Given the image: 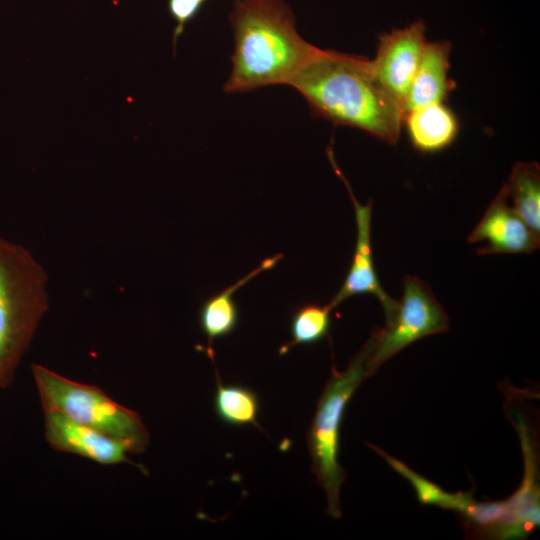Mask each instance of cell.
Returning <instances> with one entry per match:
<instances>
[{"label": "cell", "mask_w": 540, "mask_h": 540, "mask_svg": "<svg viewBox=\"0 0 540 540\" xmlns=\"http://www.w3.org/2000/svg\"><path fill=\"white\" fill-rule=\"evenodd\" d=\"M288 85L336 125L361 129L389 144L399 139L403 106L379 83L366 58L316 47Z\"/></svg>", "instance_id": "6da1fadb"}, {"label": "cell", "mask_w": 540, "mask_h": 540, "mask_svg": "<svg viewBox=\"0 0 540 540\" xmlns=\"http://www.w3.org/2000/svg\"><path fill=\"white\" fill-rule=\"evenodd\" d=\"M230 23L235 45L227 92L288 85L316 48L299 35L284 0H235Z\"/></svg>", "instance_id": "7a4b0ae2"}, {"label": "cell", "mask_w": 540, "mask_h": 540, "mask_svg": "<svg viewBox=\"0 0 540 540\" xmlns=\"http://www.w3.org/2000/svg\"><path fill=\"white\" fill-rule=\"evenodd\" d=\"M49 307L42 264L29 249L0 236V390L13 383Z\"/></svg>", "instance_id": "3957f363"}, {"label": "cell", "mask_w": 540, "mask_h": 540, "mask_svg": "<svg viewBox=\"0 0 540 540\" xmlns=\"http://www.w3.org/2000/svg\"><path fill=\"white\" fill-rule=\"evenodd\" d=\"M378 333L379 329L371 333L344 371L332 369L307 434L311 471L325 492L326 513L334 519L342 516L340 489L346 477L338 461L340 427L349 400L362 382L371 376L366 363L374 350Z\"/></svg>", "instance_id": "277c9868"}, {"label": "cell", "mask_w": 540, "mask_h": 540, "mask_svg": "<svg viewBox=\"0 0 540 540\" xmlns=\"http://www.w3.org/2000/svg\"><path fill=\"white\" fill-rule=\"evenodd\" d=\"M43 412H56L126 442L133 454L143 453L150 435L140 415L100 388L67 378L41 364L31 365Z\"/></svg>", "instance_id": "5b68a950"}, {"label": "cell", "mask_w": 540, "mask_h": 540, "mask_svg": "<svg viewBox=\"0 0 540 540\" xmlns=\"http://www.w3.org/2000/svg\"><path fill=\"white\" fill-rule=\"evenodd\" d=\"M449 330V318L430 287L419 277L405 276L403 295L393 319L379 329L374 350L367 359L371 375L413 342Z\"/></svg>", "instance_id": "8992f818"}, {"label": "cell", "mask_w": 540, "mask_h": 540, "mask_svg": "<svg viewBox=\"0 0 540 540\" xmlns=\"http://www.w3.org/2000/svg\"><path fill=\"white\" fill-rule=\"evenodd\" d=\"M426 43L425 25L415 21L380 35L376 56L370 60L376 79L403 109Z\"/></svg>", "instance_id": "52a82bcc"}, {"label": "cell", "mask_w": 540, "mask_h": 540, "mask_svg": "<svg viewBox=\"0 0 540 540\" xmlns=\"http://www.w3.org/2000/svg\"><path fill=\"white\" fill-rule=\"evenodd\" d=\"M329 157L335 171L348 188L354 205L357 230L354 253L348 273L342 286L329 302V305L334 309L343 301L352 296L370 294L376 297L381 303L384 309L387 324L395 316L398 309V302L390 298L389 295L384 291L378 280L374 267L371 246V201L365 205H362L357 201L353 192L351 191L348 181L336 167L331 153H329Z\"/></svg>", "instance_id": "ba28073f"}, {"label": "cell", "mask_w": 540, "mask_h": 540, "mask_svg": "<svg viewBox=\"0 0 540 540\" xmlns=\"http://www.w3.org/2000/svg\"><path fill=\"white\" fill-rule=\"evenodd\" d=\"M44 437L51 448L101 465H118L133 454L129 444L56 413L44 412Z\"/></svg>", "instance_id": "9c48e42d"}, {"label": "cell", "mask_w": 540, "mask_h": 540, "mask_svg": "<svg viewBox=\"0 0 540 540\" xmlns=\"http://www.w3.org/2000/svg\"><path fill=\"white\" fill-rule=\"evenodd\" d=\"M504 186L468 236L470 243L486 242L479 255L532 253L539 248L537 236L509 206Z\"/></svg>", "instance_id": "30bf717a"}, {"label": "cell", "mask_w": 540, "mask_h": 540, "mask_svg": "<svg viewBox=\"0 0 540 540\" xmlns=\"http://www.w3.org/2000/svg\"><path fill=\"white\" fill-rule=\"evenodd\" d=\"M451 44L427 42L404 103L405 113L415 107L443 103L455 88L449 78Z\"/></svg>", "instance_id": "8fae6325"}, {"label": "cell", "mask_w": 540, "mask_h": 540, "mask_svg": "<svg viewBox=\"0 0 540 540\" xmlns=\"http://www.w3.org/2000/svg\"><path fill=\"white\" fill-rule=\"evenodd\" d=\"M403 124L413 147L422 153H434L447 148L459 131L456 115L444 103H432L408 110Z\"/></svg>", "instance_id": "7c38bea8"}, {"label": "cell", "mask_w": 540, "mask_h": 540, "mask_svg": "<svg viewBox=\"0 0 540 540\" xmlns=\"http://www.w3.org/2000/svg\"><path fill=\"white\" fill-rule=\"evenodd\" d=\"M281 254L264 259L258 267L224 290L207 298L200 307L199 324L208 339L207 353L213 358V341L230 335L239 322V309L234 293L255 276L270 270L282 258Z\"/></svg>", "instance_id": "4fadbf2b"}, {"label": "cell", "mask_w": 540, "mask_h": 540, "mask_svg": "<svg viewBox=\"0 0 540 540\" xmlns=\"http://www.w3.org/2000/svg\"><path fill=\"white\" fill-rule=\"evenodd\" d=\"M512 208L540 236V168L536 162L516 163L503 185Z\"/></svg>", "instance_id": "5bb4252c"}, {"label": "cell", "mask_w": 540, "mask_h": 540, "mask_svg": "<svg viewBox=\"0 0 540 540\" xmlns=\"http://www.w3.org/2000/svg\"><path fill=\"white\" fill-rule=\"evenodd\" d=\"M217 375L214 409L218 418L231 426H258L259 398L250 388L239 385H224Z\"/></svg>", "instance_id": "9a60e30c"}, {"label": "cell", "mask_w": 540, "mask_h": 540, "mask_svg": "<svg viewBox=\"0 0 540 540\" xmlns=\"http://www.w3.org/2000/svg\"><path fill=\"white\" fill-rule=\"evenodd\" d=\"M383 459L414 488L417 499L421 504L433 505L462 513L474 499L471 492L449 493L430 480L417 474L402 461L388 455L376 446L369 444Z\"/></svg>", "instance_id": "2e32d148"}, {"label": "cell", "mask_w": 540, "mask_h": 540, "mask_svg": "<svg viewBox=\"0 0 540 540\" xmlns=\"http://www.w3.org/2000/svg\"><path fill=\"white\" fill-rule=\"evenodd\" d=\"M333 308L317 303H307L298 307L290 321L291 340L283 345L279 354H286L296 345H311L328 335Z\"/></svg>", "instance_id": "e0dca14e"}, {"label": "cell", "mask_w": 540, "mask_h": 540, "mask_svg": "<svg viewBox=\"0 0 540 540\" xmlns=\"http://www.w3.org/2000/svg\"><path fill=\"white\" fill-rule=\"evenodd\" d=\"M203 3L200 0H168V9L177 25L173 34L175 45L184 27L199 11Z\"/></svg>", "instance_id": "ac0fdd59"}]
</instances>
